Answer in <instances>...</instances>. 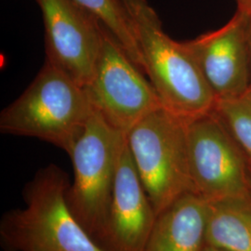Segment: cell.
I'll return each mask as SVG.
<instances>
[{"instance_id": "6da1fadb", "label": "cell", "mask_w": 251, "mask_h": 251, "mask_svg": "<svg viewBox=\"0 0 251 251\" xmlns=\"http://www.w3.org/2000/svg\"><path fill=\"white\" fill-rule=\"evenodd\" d=\"M67 173L50 164L24 190L25 206L3 216L0 236L9 251H103L77 222L67 202Z\"/></svg>"}, {"instance_id": "7a4b0ae2", "label": "cell", "mask_w": 251, "mask_h": 251, "mask_svg": "<svg viewBox=\"0 0 251 251\" xmlns=\"http://www.w3.org/2000/svg\"><path fill=\"white\" fill-rule=\"evenodd\" d=\"M122 1L144 59V73L163 106L185 120L213 111L215 95L183 42L165 33L147 0Z\"/></svg>"}, {"instance_id": "3957f363", "label": "cell", "mask_w": 251, "mask_h": 251, "mask_svg": "<svg viewBox=\"0 0 251 251\" xmlns=\"http://www.w3.org/2000/svg\"><path fill=\"white\" fill-rule=\"evenodd\" d=\"M92 113L85 89L46 61L26 90L1 112L0 131L36 138L68 153Z\"/></svg>"}, {"instance_id": "277c9868", "label": "cell", "mask_w": 251, "mask_h": 251, "mask_svg": "<svg viewBox=\"0 0 251 251\" xmlns=\"http://www.w3.org/2000/svg\"><path fill=\"white\" fill-rule=\"evenodd\" d=\"M126 144L156 215L194 193L185 119L159 108L127 132Z\"/></svg>"}, {"instance_id": "5b68a950", "label": "cell", "mask_w": 251, "mask_h": 251, "mask_svg": "<svg viewBox=\"0 0 251 251\" xmlns=\"http://www.w3.org/2000/svg\"><path fill=\"white\" fill-rule=\"evenodd\" d=\"M126 135L109 125L93 109L68 155L74 180L67 202L77 222L99 245L104 233L117 163Z\"/></svg>"}, {"instance_id": "8992f818", "label": "cell", "mask_w": 251, "mask_h": 251, "mask_svg": "<svg viewBox=\"0 0 251 251\" xmlns=\"http://www.w3.org/2000/svg\"><path fill=\"white\" fill-rule=\"evenodd\" d=\"M144 73L105 28L95 71L84 89L92 108L126 135L150 113L164 107Z\"/></svg>"}, {"instance_id": "52a82bcc", "label": "cell", "mask_w": 251, "mask_h": 251, "mask_svg": "<svg viewBox=\"0 0 251 251\" xmlns=\"http://www.w3.org/2000/svg\"><path fill=\"white\" fill-rule=\"evenodd\" d=\"M186 122L194 193L206 202L250 195V162L220 117L211 111Z\"/></svg>"}, {"instance_id": "ba28073f", "label": "cell", "mask_w": 251, "mask_h": 251, "mask_svg": "<svg viewBox=\"0 0 251 251\" xmlns=\"http://www.w3.org/2000/svg\"><path fill=\"white\" fill-rule=\"evenodd\" d=\"M45 27L46 61L82 88L99 59L104 25L74 0H36Z\"/></svg>"}, {"instance_id": "9c48e42d", "label": "cell", "mask_w": 251, "mask_h": 251, "mask_svg": "<svg viewBox=\"0 0 251 251\" xmlns=\"http://www.w3.org/2000/svg\"><path fill=\"white\" fill-rule=\"evenodd\" d=\"M248 13L237 10L224 26L183 41L216 99L241 96L251 89Z\"/></svg>"}, {"instance_id": "30bf717a", "label": "cell", "mask_w": 251, "mask_h": 251, "mask_svg": "<svg viewBox=\"0 0 251 251\" xmlns=\"http://www.w3.org/2000/svg\"><path fill=\"white\" fill-rule=\"evenodd\" d=\"M156 218L126 141L99 246L103 251H144Z\"/></svg>"}, {"instance_id": "8fae6325", "label": "cell", "mask_w": 251, "mask_h": 251, "mask_svg": "<svg viewBox=\"0 0 251 251\" xmlns=\"http://www.w3.org/2000/svg\"><path fill=\"white\" fill-rule=\"evenodd\" d=\"M207 208L195 193L180 197L157 215L144 251H203Z\"/></svg>"}, {"instance_id": "7c38bea8", "label": "cell", "mask_w": 251, "mask_h": 251, "mask_svg": "<svg viewBox=\"0 0 251 251\" xmlns=\"http://www.w3.org/2000/svg\"><path fill=\"white\" fill-rule=\"evenodd\" d=\"M206 245L225 251H251V196L207 202Z\"/></svg>"}, {"instance_id": "4fadbf2b", "label": "cell", "mask_w": 251, "mask_h": 251, "mask_svg": "<svg viewBox=\"0 0 251 251\" xmlns=\"http://www.w3.org/2000/svg\"><path fill=\"white\" fill-rule=\"evenodd\" d=\"M95 17L114 36L129 58L144 72V63L131 20L122 0H74Z\"/></svg>"}, {"instance_id": "5bb4252c", "label": "cell", "mask_w": 251, "mask_h": 251, "mask_svg": "<svg viewBox=\"0 0 251 251\" xmlns=\"http://www.w3.org/2000/svg\"><path fill=\"white\" fill-rule=\"evenodd\" d=\"M213 111L251 165V89L235 98L218 100Z\"/></svg>"}, {"instance_id": "9a60e30c", "label": "cell", "mask_w": 251, "mask_h": 251, "mask_svg": "<svg viewBox=\"0 0 251 251\" xmlns=\"http://www.w3.org/2000/svg\"><path fill=\"white\" fill-rule=\"evenodd\" d=\"M236 2H237V10L251 14V0H236Z\"/></svg>"}, {"instance_id": "2e32d148", "label": "cell", "mask_w": 251, "mask_h": 251, "mask_svg": "<svg viewBox=\"0 0 251 251\" xmlns=\"http://www.w3.org/2000/svg\"><path fill=\"white\" fill-rule=\"evenodd\" d=\"M247 35H248V45H249V53H250V62H251V14H248Z\"/></svg>"}, {"instance_id": "e0dca14e", "label": "cell", "mask_w": 251, "mask_h": 251, "mask_svg": "<svg viewBox=\"0 0 251 251\" xmlns=\"http://www.w3.org/2000/svg\"><path fill=\"white\" fill-rule=\"evenodd\" d=\"M203 251H225L223 250H220V249H217V248H213V247H210V246H207L206 245Z\"/></svg>"}, {"instance_id": "ac0fdd59", "label": "cell", "mask_w": 251, "mask_h": 251, "mask_svg": "<svg viewBox=\"0 0 251 251\" xmlns=\"http://www.w3.org/2000/svg\"><path fill=\"white\" fill-rule=\"evenodd\" d=\"M249 191L251 196V165L250 164V171H249Z\"/></svg>"}]
</instances>
